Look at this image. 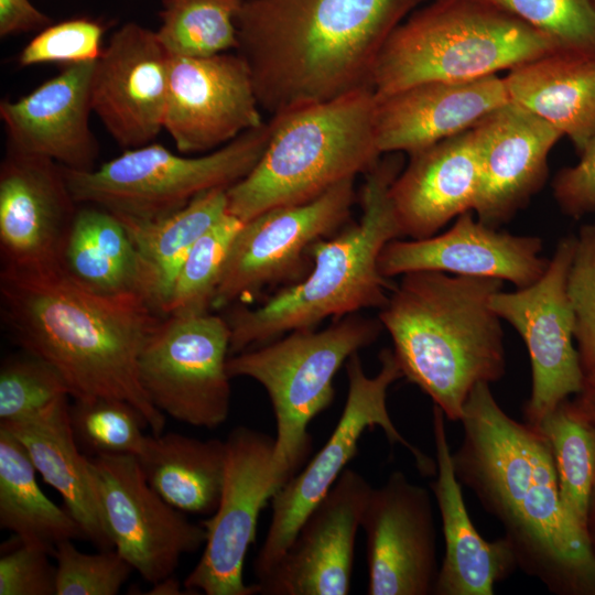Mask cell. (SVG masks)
Listing matches in <instances>:
<instances>
[{
  "mask_svg": "<svg viewBox=\"0 0 595 595\" xmlns=\"http://www.w3.org/2000/svg\"><path fill=\"white\" fill-rule=\"evenodd\" d=\"M379 360L380 369L371 377L366 375L358 353L346 361L347 397L333 433L314 458L270 500L271 521L253 564L257 581L277 564L307 515L357 455L366 430L379 426L391 444H400L411 453L423 476L436 474V462L400 433L388 411L389 387L403 378L393 350L381 349Z\"/></svg>",
  "mask_w": 595,
  "mask_h": 595,
  "instance_id": "cell-10",
  "label": "cell"
},
{
  "mask_svg": "<svg viewBox=\"0 0 595 595\" xmlns=\"http://www.w3.org/2000/svg\"><path fill=\"white\" fill-rule=\"evenodd\" d=\"M508 101L505 78L497 74L462 82H425L377 97L379 149L382 154L410 155L470 129Z\"/></svg>",
  "mask_w": 595,
  "mask_h": 595,
  "instance_id": "cell-24",
  "label": "cell"
},
{
  "mask_svg": "<svg viewBox=\"0 0 595 595\" xmlns=\"http://www.w3.org/2000/svg\"><path fill=\"white\" fill-rule=\"evenodd\" d=\"M593 2H594V7H595V0H593Z\"/></svg>",
  "mask_w": 595,
  "mask_h": 595,
  "instance_id": "cell-48",
  "label": "cell"
},
{
  "mask_svg": "<svg viewBox=\"0 0 595 595\" xmlns=\"http://www.w3.org/2000/svg\"><path fill=\"white\" fill-rule=\"evenodd\" d=\"M36 469L23 445L0 428V527L17 540L46 548L84 539L72 515L54 504L36 482Z\"/></svg>",
  "mask_w": 595,
  "mask_h": 595,
  "instance_id": "cell-32",
  "label": "cell"
},
{
  "mask_svg": "<svg viewBox=\"0 0 595 595\" xmlns=\"http://www.w3.org/2000/svg\"><path fill=\"white\" fill-rule=\"evenodd\" d=\"M425 0H244L237 53L261 109L290 108L374 89L394 29Z\"/></svg>",
  "mask_w": 595,
  "mask_h": 595,
  "instance_id": "cell-3",
  "label": "cell"
},
{
  "mask_svg": "<svg viewBox=\"0 0 595 595\" xmlns=\"http://www.w3.org/2000/svg\"><path fill=\"white\" fill-rule=\"evenodd\" d=\"M580 154L578 163L560 170L552 182L560 209L574 219L595 210V138Z\"/></svg>",
  "mask_w": 595,
  "mask_h": 595,
  "instance_id": "cell-43",
  "label": "cell"
},
{
  "mask_svg": "<svg viewBox=\"0 0 595 595\" xmlns=\"http://www.w3.org/2000/svg\"><path fill=\"white\" fill-rule=\"evenodd\" d=\"M269 140L264 122L231 142L199 155L176 154L152 142L79 172L64 167L78 204L102 207L119 219L153 220L173 214L197 196L228 190L261 158Z\"/></svg>",
  "mask_w": 595,
  "mask_h": 595,
  "instance_id": "cell-9",
  "label": "cell"
},
{
  "mask_svg": "<svg viewBox=\"0 0 595 595\" xmlns=\"http://www.w3.org/2000/svg\"><path fill=\"white\" fill-rule=\"evenodd\" d=\"M504 281L421 270L402 274L380 309L403 378L416 385L450 421L480 382L506 371L501 320L490 301Z\"/></svg>",
  "mask_w": 595,
  "mask_h": 595,
  "instance_id": "cell-4",
  "label": "cell"
},
{
  "mask_svg": "<svg viewBox=\"0 0 595 595\" xmlns=\"http://www.w3.org/2000/svg\"><path fill=\"white\" fill-rule=\"evenodd\" d=\"M569 405L575 416L595 425V372L585 377L582 390L569 399Z\"/></svg>",
  "mask_w": 595,
  "mask_h": 595,
  "instance_id": "cell-45",
  "label": "cell"
},
{
  "mask_svg": "<svg viewBox=\"0 0 595 595\" xmlns=\"http://www.w3.org/2000/svg\"><path fill=\"white\" fill-rule=\"evenodd\" d=\"M226 442L176 432L149 435L137 457L150 486L172 507L194 515L217 509L226 468Z\"/></svg>",
  "mask_w": 595,
  "mask_h": 595,
  "instance_id": "cell-29",
  "label": "cell"
},
{
  "mask_svg": "<svg viewBox=\"0 0 595 595\" xmlns=\"http://www.w3.org/2000/svg\"><path fill=\"white\" fill-rule=\"evenodd\" d=\"M149 595H183L190 594L184 592L181 582L173 575H170L156 583L147 592Z\"/></svg>",
  "mask_w": 595,
  "mask_h": 595,
  "instance_id": "cell-46",
  "label": "cell"
},
{
  "mask_svg": "<svg viewBox=\"0 0 595 595\" xmlns=\"http://www.w3.org/2000/svg\"><path fill=\"white\" fill-rule=\"evenodd\" d=\"M403 169L401 153H386L366 172L360 188L359 221L346 224L310 248L311 270L261 305L232 307L225 318L230 328L229 355L258 347L296 329L315 328L331 317L381 309L392 286L378 268L383 247L401 237L390 187Z\"/></svg>",
  "mask_w": 595,
  "mask_h": 595,
  "instance_id": "cell-5",
  "label": "cell"
},
{
  "mask_svg": "<svg viewBox=\"0 0 595 595\" xmlns=\"http://www.w3.org/2000/svg\"><path fill=\"white\" fill-rule=\"evenodd\" d=\"M382 328L379 320L354 313L324 329L292 331L228 357L229 377L256 380L271 401L275 419L272 470L278 490L311 453L309 424L333 402L336 372L353 354L376 342Z\"/></svg>",
  "mask_w": 595,
  "mask_h": 595,
  "instance_id": "cell-8",
  "label": "cell"
},
{
  "mask_svg": "<svg viewBox=\"0 0 595 595\" xmlns=\"http://www.w3.org/2000/svg\"><path fill=\"white\" fill-rule=\"evenodd\" d=\"M69 396L28 418L0 422L28 452L43 480L62 497L85 540L99 550L113 549L94 486L89 457L79 448L71 424Z\"/></svg>",
  "mask_w": 595,
  "mask_h": 595,
  "instance_id": "cell-27",
  "label": "cell"
},
{
  "mask_svg": "<svg viewBox=\"0 0 595 595\" xmlns=\"http://www.w3.org/2000/svg\"><path fill=\"white\" fill-rule=\"evenodd\" d=\"M586 538L592 553L595 558V485L588 505Z\"/></svg>",
  "mask_w": 595,
  "mask_h": 595,
  "instance_id": "cell-47",
  "label": "cell"
},
{
  "mask_svg": "<svg viewBox=\"0 0 595 595\" xmlns=\"http://www.w3.org/2000/svg\"><path fill=\"white\" fill-rule=\"evenodd\" d=\"M479 159L473 210L499 228L527 206L548 177V156L563 136L547 120L508 101L472 127Z\"/></svg>",
  "mask_w": 595,
  "mask_h": 595,
  "instance_id": "cell-21",
  "label": "cell"
},
{
  "mask_svg": "<svg viewBox=\"0 0 595 595\" xmlns=\"http://www.w3.org/2000/svg\"><path fill=\"white\" fill-rule=\"evenodd\" d=\"M78 207L62 165L7 149L0 165L2 267L60 266Z\"/></svg>",
  "mask_w": 595,
  "mask_h": 595,
  "instance_id": "cell-20",
  "label": "cell"
},
{
  "mask_svg": "<svg viewBox=\"0 0 595 595\" xmlns=\"http://www.w3.org/2000/svg\"><path fill=\"white\" fill-rule=\"evenodd\" d=\"M242 221L227 213L193 245L175 278L163 315L208 313Z\"/></svg>",
  "mask_w": 595,
  "mask_h": 595,
  "instance_id": "cell-35",
  "label": "cell"
},
{
  "mask_svg": "<svg viewBox=\"0 0 595 595\" xmlns=\"http://www.w3.org/2000/svg\"><path fill=\"white\" fill-rule=\"evenodd\" d=\"M244 0H162L155 31L170 57L237 50L236 20Z\"/></svg>",
  "mask_w": 595,
  "mask_h": 595,
  "instance_id": "cell-34",
  "label": "cell"
},
{
  "mask_svg": "<svg viewBox=\"0 0 595 595\" xmlns=\"http://www.w3.org/2000/svg\"><path fill=\"white\" fill-rule=\"evenodd\" d=\"M69 418L75 440L88 457L112 454L139 457L148 443L142 414L113 398L74 399Z\"/></svg>",
  "mask_w": 595,
  "mask_h": 595,
  "instance_id": "cell-36",
  "label": "cell"
},
{
  "mask_svg": "<svg viewBox=\"0 0 595 595\" xmlns=\"http://www.w3.org/2000/svg\"><path fill=\"white\" fill-rule=\"evenodd\" d=\"M574 250L575 236L563 237L539 280L516 291L500 290L490 301L496 314L518 332L527 347L532 387L524 418L537 426L584 386L585 375L573 344L575 321L567 292Z\"/></svg>",
  "mask_w": 595,
  "mask_h": 595,
  "instance_id": "cell-13",
  "label": "cell"
},
{
  "mask_svg": "<svg viewBox=\"0 0 595 595\" xmlns=\"http://www.w3.org/2000/svg\"><path fill=\"white\" fill-rule=\"evenodd\" d=\"M238 54L171 57L163 130L178 153L212 152L264 123Z\"/></svg>",
  "mask_w": 595,
  "mask_h": 595,
  "instance_id": "cell-16",
  "label": "cell"
},
{
  "mask_svg": "<svg viewBox=\"0 0 595 595\" xmlns=\"http://www.w3.org/2000/svg\"><path fill=\"white\" fill-rule=\"evenodd\" d=\"M432 430L436 478L430 484L437 504L445 542L435 595H493L495 585L507 578L518 562L505 538L485 540L467 512L456 477L446 434L445 415L433 405Z\"/></svg>",
  "mask_w": 595,
  "mask_h": 595,
  "instance_id": "cell-26",
  "label": "cell"
},
{
  "mask_svg": "<svg viewBox=\"0 0 595 595\" xmlns=\"http://www.w3.org/2000/svg\"><path fill=\"white\" fill-rule=\"evenodd\" d=\"M106 28L102 22L75 18L52 23L21 50V67L57 63L65 66L97 61L102 53Z\"/></svg>",
  "mask_w": 595,
  "mask_h": 595,
  "instance_id": "cell-41",
  "label": "cell"
},
{
  "mask_svg": "<svg viewBox=\"0 0 595 595\" xmlns=\"http://www.w3.org/2000/svg\"><path fill=\"white\" fill-rule=\"evenodd\" d=\"M69 396L61 374L43 359L23 351L3 360L0 368V422L17 421Z\"/></svg>",
  "mask_w": 595,
  "mask_h": 595,
  "instance_id": "cell-38",
  "label": "cell"
},
{
  "mask_svg": "<svg viewBox=\"0 0 595 595\" xmlns=\"http://www.w3.org/2000/svg\"><path fill=\"white\" fill-rule=\"evenodd\" d=\"M170 58L155 31L127 22L96 61L93 112L122 150L152 143L163 130Z\"/></svg>",
  "mask_w": 595,
  "mask_h": 595,
  "instance_id": "cell-18",
  "label": "cell"
},
{
  "mask_svg": "<svg viewBox=\"0 0 595 595\" xmlns=\"http://www.w3.org/2000/svg\"><path fill=\"white\" fill-rule=\"evenodd\" d=\"M479 159L472 128L410 154L390 187L401 237L423 239L473 210Z\"/></svg>",
  "mask_w": 595,
  "mask_h": 595,
  "instance_id": "cell-25",
  "label": "cell"
},
{
  "mask_svg": "<svg viewBox=\"0 0 595 595\" xmlns=\"http://www.w3.org/2000/svg\"><path fill=\"white\" fill-rule=\"evenodd\" d=\"M50 555L44 547L19 541L0 558V595H56V565Z\"/></svg>",
  "mask_w": 595,
  "mask_h": 595,
  "instance_id": "cell-42",
  "label": "cell"
},
{
  "mask_svg": "<svg viewBox=\"0 0 595 595\" xmlns=\"http://www.w3.org/2000/svg\"><path fill=\"white\" fill-rule=\"evenodd\" d=\"M226 191L206 192L182 209L158 219H120L138 255L139 292L160 315L191 248L228 213Z\"/></svg>",
  "mask_w": 595,
  "mask_h": 595,
  "instance_id": "cell-30",
  "label": "cell"
},
{
  "mask_svg": "<svg viewBox=\"0 0 595 595\" xmlns=\"http://www.w3.org/2000/svg\"><path fill=\"white\" fill-rule=\"evenodd\" d=\"M374 89L271 116L267 147L248 175L227 191V212L242 223L269 209L315 199L368 172L382 154Z\"/></svg>",
  "mask_w": 595,
  "mask_h": 595,
  "instance_id": "cell-6",
  "label": "cell"
},
{
  "mask_svg": "<svg viewBox=\"0 0 595 595\" xmlns=\"http://www.w3.org/2000/svg\"><path fill=\"white\" fill-rule=\"evenodd\" d=\"M354 182L345 180L313 201L275 207L245 221L228 252L213 309L302 280L312 267V245L349 223Z\"/></svg>",
  "mask_w": 595,
  "mask_h": 595,
  "instance_id": "cell-12",
  "label": "cell"
},
{
  "mask_svg": "<svg viewBox=\"0 0 595 595\" xmlns=\"http://www.w3.org/2000/svg\"><path fill=\"white\" fill-rule=\"evenodd\" d=\"M555 51L544 33L485 0H433L410 13L379 55L383 97L425 82H462L512 69Z\"/></svg>",
  "mask_w": 595,
  "mask_h": 595,
  "instance_id": "cell-7",
  "label": "cell"
},
{
  "mask_svg": "<svg viewBox=\"0 0 595 595\" xmlns=\"http://www.w3.org/2000/svg\"><path fill=\"white\" fill-rule=\"evenodd\" d=\"M548 35L561 51L595 58L593 0H485Z\"/></svg>",
  "mask_w": 595,
  "mask_h": 595,
  "instance_id": "cell-37",
  "label": "cell"
},
{
  "mask_svg": "<svg viewBox=\"0 0 595 595\" xmlns=\"http://www.w3.org/2000/svg\"><path fill=\"white\" fill-rule=\"evenodd\" d=\"M360 528L369 595H430L440 566L431 495L400 470L371 488Z\"/></svg>",
  "mask_w": 595,
  "mask_h": 595,
  "instance_id": "cell-17",
  "label": "cell"
},
{
  "mask_svg": "<svg viewBox=\"0 0 595 595\" xmlns=\"http://www.w3.org/2000/svg\"><path fill=\"white\" fill-rule=\"evenodd\" d=\"M226 468L217 509L201 523L206 530L203 553L183 582L192 594L256 595L246 584L244 565L256 540L260 512L277 493L273 477L274 437L247 428L230 431Z\"/></svg>",
  "mask_w": 595,
  "mask_h": 595,
  "instance_id": "cell-14",
  "label": "cell"
},
{
  "mask_svg": "<svg viewBox=\"0 0 595 595\" xmlns=\"http://www.w3.org/2000/svg\"><path fill=\"white\" fill-rule=\"evenodd\" d=\"M504 78L509 100L567 136L578 153L595 138V58L555 51Z\"/></svg>",
  "mask_w": 595,
  "mask_h": 595,
  "instance_id": "cell-28",
  "label": "cell"
},
{
  "mask_svg": "<svg viewBox=\"0 0 595 595\" xmlns=\"http://www.w3.org/2000/svg\"><path fill=\"white\" fill-rule=\"evenodd\" d=\"M567 292L574 313V340L585 377L595 372V221L575 236Z\"/></svg>",
  "mask_w": 595,
  "mask_h": 595,
  "instance_id": "cell-40",
  "label": "cell"
},
{
  "mask_svg": "<svg viewBox=\"0 0 595 595\" xmlns=\"http://www.w3.org/2000/svg\"><path fill=\"white\" fill-rule=\"evenodd\" d=\"M95 65L96 61L67 65L23 97L1 100L7 149L72 171L97 167L99 144L89 126Z\"/></svg>",
  "mask_w": 595,
  "mask_h": 595,
  "instance_id": "cell-23",
  "label": "cell"
},
{
  "mask_svg": "<svg viewBox=\"0 0 595 595\" xmlns=\"http://www.w3.org/2000/svg\"><path fill=\"white\" fill-rule=\"evenodd\" d=\"M229 347L225 316L209 312L163 315L139 356L141 386L163 414L192 426L216 429L230 410Z\"/></svg>",
  "mask_w": 595,
  "mask_h": 595,
  "instance_id": "cell-11",
  "label": "cell"
},
{
  "mask_svg": "<svg viewBox=\"0 0 595 595\" xmlns=\"http://www.w3.org/2000/svg\"><path fill=\"white\" fill-rule=\"evenodd\" d=\"M452 453L461 485L505 530L520 567L556 595H595V558L561 502L550 443L508 415L489 383L470 391Z\"/></svg>",
  "mask_w": 595,
  "mask_h": 595,
  "instance_id": "cell-1",
  "label": "cell"
},
{
  "mask_svg": "<svg viewBox=\"0 0 595 595\" xmlns=\"http://www.w3.org/2000/svg\"><path fill=\"white\" fill-rule=\"evenodd\" d=\"M89 467L113 548L144 581L173 575L183 555L204 547V526L150 486L136 456L97 455Z\"/></svg>",
  "mask_w": 595,
  "mask_h": 595,
  "instance_id": "cell-15",
  "label": "cell"
},
{
  "mask_svg": "<svg viewBox=\"0 0 595 595\" xmlns=\"http://www.w3.org/2000/svg\"><path fill=\"white\" fill-rule=\"evenodd\" d=\"M61 266L93 291L140 293L134 245L122 221L97 205L79 204L64 242Z\"/></svg>",
  "mask_w": 595,
  "mask_h": 595,
  "instance_id": "cell-31",
  "label": "cell"
},
{
  "mask_svg": "<svg viewBox=\"0 0 595 595\" xmlns=\"http://www.w3.org/2000/svg\"><path fill=\"white\" fill-rule=\"evenodd\" d=\"M56 595H116L131 573L130 563L113 548L79 551L73 540L56 544Z\"/></svg>",
  "mask_w": 595,
  "mask_h": 595,
  "instance_id": "cell-39",
  "label": "cell"
},
{
  "mask_svg": "<svg viewBox=\"0 0 595 595\" xmlns=\"http://www.w3.org/2000/svg\"><path fill=\"white\" fill-rule=\"evenodd\" d=\"M537 236L509 234L474 219L472 212L456 217L440 235L423 239L390 240L378 259L380 273L392 278L432 270L454 275L491 278L526 288L544 273L549 259L540 256Z\"/></svg>",
  "mask_w": 595,
  "mask_h": 595,
  "instance_id": "cell-22",
  "label": "cell"
},
{
  "mask_svg": "<svg viewBox=\"0 0 595 595\" xmlns=\"http://www.w3.org/2000/svg\"><path fill=\"white\" fill-rule=\"evenodd\" d=\"M50 24L52 19L30 0H0L1 37L32 31L40 32Z\"/></svg>",
  "mask_w": 595,
  "mask_h": 595,
  "instance_id": "cell-44",
  "label": "cell"
},
{
  "mask_svg": "<svg viewBox=\"0 0 595 595\" xmlns=\"http://www.w3.org/2000/svg\"><path fill=\"white\" fill-rule=\"evenodd\" d=\"M0 301L13 342L53 366L72 398L127 401L154 436L164 432L165 414L153 405L139 379L141 349L162 316L143 295L93 291L60 264L2 267Z\"/></svg>",
  "mask_w": 595,
  "mask_h": 595,
  "instance_id": "cell-2",
  "label": "cell"
},
{
  "mask_svg": "<svg viewBox=\"0 0 595 595\" xmlns=\"http://www.w3.org/2000/svg\"><path fill=\"white\" fill-rule=\"evenodd\" d=\"M358 472L346 468L300 526L292 542L262 578V595H346L354 550L371 490Z\"/></svg>",
  "mask_w": 595,
  "mask_h": 595,
  "instance_id": "cell-19",
  "label": "cell"
},
{
  "mask_svg": "<svg viewBox=\"0 0 595 595\" xmlns=\"http://www.w3.org/2000/svg\"><path fill=\"white\" fill-rule=\"evenodd\" d=\"M539 428L551 446L564 511L586 538L587 511L595 485V425L575 416L566 399Z\"/></svg>",
  "mask_w": 595,
  "mask_h": 595,
  "instance_id": "cell-33",
  "label": "cell"
}]
</instances>
